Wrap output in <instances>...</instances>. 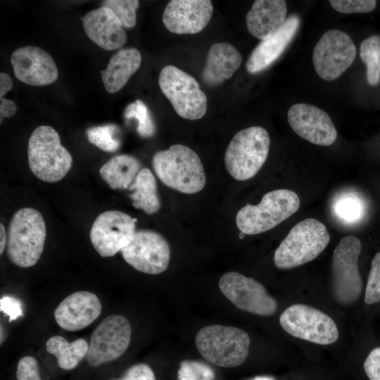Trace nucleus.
I'll use <instances>...</instances> for the list:
<instances>
[{
    "label": "nucleus",
    "mask_w": 380,
    "mask_h": 380,
    "mask_svg": "<svg viewBox=\"0 0 380 380\" xmlns=\"http://www.w3.org/2000/svg\"><path fill=\"white\" fill-rule=\"evenodd\" d=\"M121 253L129 265L149 274L165 271L170 260L168 242L160 234L152 230L136 231Z\"/></svg>",
    "instance_id": "4468645a"
},
{
    "label": "nucleus",
    "mask_w": 380,
    "mask_h": 380,
    "mask_svg": "<svg viewBox=\"0 0 380 380\" xmlns=\"http://www.w3.org/2000/svg\"><path fill=\"white\" fill-rule=\"evenodd\" d=\"M103 6L112 10L120 20L122 27H133L137 22V9L139 6L137 0H107Z\"/></svg>",
    "instance_id": "7c9ffc66"
},
{
    "label": "nucleus",
    "mask_w": 380,
    "mask_h": 380,
    "mask_svg": "<svg viewBox=\"0 0 380 380\" xmlns=\"http://www.w3.org/2000/svg\"><path fill=\"white\" fill-rule=\"evenodd\" d=\"M362 249L360 239L348 236L336 246L331 262V290L334 299L348 305L355 303L362 290V281L358 269Z\"/></svg>",
    "instance_id": "6e6552de"
},
{
    "label": "nucleus",
    "mask_w": 380,
    "mask_h": 380,
    "mask_svg": "<svg viewBox=\"0 0 380 380\" xmlns=\"http://www.w3.org/2000/svg\"><path fill=\"white\" fill-rule=\"evenodd\" d=\"M124 116L127 120L135 118L137 120V131L140 136L149 137L154 134V123L146 106L141 100L129 104L125 110Z\"/></svg>",
    "instance_id": "c756f323"
},
{
    "label": "nucleus",
    "mask_w": 380,
    "mask_h": 380,
    "mask_svg": "<svg viewBox=\"0 0 380 380\" xmlns=\"http://www.w3.org/2000/svg\"><path fill=\"white\" fill-rule=\"evenodd\" d=\"M46 234L45 222L38 210L32 208L19 209L8 227V259L20 267L34 265L42 253Z\"/></svg>",
    "instance_id": "f03ea898"
},
{
    "label": "nucleus",
    "mask_w": 380,
    "mask_h": 380,
    "mask_svg": "<svg viewBox=\"0 0 380 380\" xmlns=\"http://www.w3.org/2000/svg\"><path fill=\"white\" fill-rule=\"evenodd\" d=\"M299 25V17L290 15L277 32L262 40L248 57L247 71L252 74L261 72L276 61L294 37Z\"/></svg>",
    "instance_id": "412c9836"
},
{
    "label": "nucleus",
    "mask_w": 380,
    "mask_h": 380,
    "mask_svg": "<svg viewBox=\"0 0 380 380\" xmlns=\"http://www.w3.org/2000/svg\"><path fill=\"white\" fill-rule=\"evenodd\" d=\"M250 380H274V379L269 376H257Z\"/></svg>",
    "instance_id": "37998d69"
},
{
    "label": "nucleus",
    "mask_w": 380,
    "mask_h": 380,
    "mask_svg": "<svg viewBox=\"0 0 380 380\" xmlns=\"http://www.w3.org/2000/svg\"><path fill=\"white\" fill-rule=\"evenodd\" d=\"M364 369L369 380H380V347L369 353L364 362Z\"/></svg>",
    "instance_id": "58836bf2"
},
{
    "label": "nucleus",
    "mask_w": 380,
    "mask_h": 380,
    "mask_svg": "<svg viewBox=\"0 0 380 380\" xmlns=\"http://www.w3.org/2000/svg\"><path fill=\"white\" fill-rule=\"evenodd\" d=\"M279 324L292 336L316 344H332L339 336L331 317L305 304H293L285 309L279 317Z\"/></svg>",
    "instance_id": "9d476101"
},
{
    "label": "nucleus",
    "mask_w": 380,
    "mask_h": 380,
    "mask_svg": "<svg viewBox=\"0 0 380 380\" xmlns=\"http://www.w3.org/2000/svg\"><path fill=\"white\" fill-rule=\"evenodd\" d=\"M13 87L11 78L5 72L0 73V98L9 91Z\"/></svg>",
    "instance_id": "a19ab883"
},
{
    "label": "nucleus",
    "mask_w": 380,
    "mask_h": 380,
    "mask_svg": "<svg viewBox=\"0 0 380 380\" xmlns=\"http://www.w3.org/2000/svg\"><path fill=\"white\" fill-rule=\"evenodd\" d=\"M364 300L368 305L380 302V252L372 259Z\"/></svg>",
    "instance_id": "473e14b6"
},
{
    "label": "nucleus",
    "mask_w": 380,
    "mask_h": 380,
    "mask_svg": "<svg viewBox=\"0 0 380 380\" xmlns=\"http://www.w3.org/2000/svg\"><path fill=\"white\" fill-rule=\"evenodd\" d=\"M159 86L176 113L187 120H198L207 110V97L199 83L176 66H165L159 75Z\"/></svg>",
    "instance_id": "1a4fd4ad"
},
{
    "label": "nucleus",
    "mask_w": 380,
    "mask_h": 380,
    "mask_svg": "<svg viewBox=\"0 0 380 380\" xmlns=\"http://www.w3.org/2000/svg\"><path fill=\"white\" fill-rule=\"evenodd\" d=\"M115 380H156L152 369L146 364L139 363L129 367L120 379Z\"/></svg>",
    "instance_id": "e433bc0d"
},
{
    "label": "nucleus",
    "mask_w": 380,
    "mask_h": 380,
    "mask_svg": "<svg viewBox=\"0 0 380 380\" xmlns=\"http://www.w3.org/2000/svg\"><path fill=\"white\" fill-rule=\"evenodd\" d=\"M356 53V47L347 33L338 30H329L314 47L315 70L324 80H334L353 63Z\"/></svg>",
    "instance_id": "ddd939ff"
},
{
    "label": "nucleus",
    "mask_w": 380,
    "mask_h": 380,
    "mask_svg": "<svg viewBox=\"0 0 380 380\" xmlns=\"http://www.w3.org/2000/svg\"><path fill=\"white\" fill-rule=\"evenodd\" d=\"M8 235L5 227L2 223L0 224V254L4 251L6 246H7Z\"/></svg>",
    "instance_id": "79ce46f5"
},
{
    "label": "nucleus",
    "mask_w": 380,
    "mask_h": 380,
    "mask_svg": "<svg viewBox=\"0 0 380 380\" xmlns=\"http://www.w3.org/2000/svg\"><path fill=\"white\" fill-rule=\"evenodd\" d=\"M11 63L15 77L30 85H47L58 77V68L51 56L37 46L17 49L11 55Z\"/></svg>",
    "instance_id": "f3484780"
},
{
    "label": "nucleus",
    "mask_w": 380,
    "mask_h": 380,
    "mask_svg": "<svg viewBox=\"0 0 380 380\" xmlns=\"http://www.w3.org/2000/svg\"><path fill=\"white\" fill-rule=\"evenodd\" d=\"M242 56L227 42L215 43L210 48L201 77L209 86H216L229 79L239 69Z\"/></svg>",
    "instance_id": "5701e85b"
},
{
    "label": "nucleus",
    "mask_w": 380,
    "mask_h": 380,
    "mask_svg": "<svg viewBox=\"0 0 380 380\" xmlns=\"http://www.w3.org/2000/svg\"><path fill=\"white\" fill-rule=\"evenodd\" d=\"M360 56L367 65V79L369 84L376 85L380 78V36L372 35L360 44Z\"/></svg>",
    "instance_id": "cd10ccee"
},
{
    "label": "nucleus",
    "mask_w": 380,
    "mask_h": 380,
    "mask_svg": "<svg viewBox=\"0 0 380 380\" xmlns=\"http://www.w3.org/2000/svg\"><path fill=\"white\" fill-rule=\"evenodd\" d=\"M27 156L32 172L46 182L62 179L72 164V156L61 144L58 132L47 125L39 126L32 133L28 141Z\"/></svg>",
    "instance_id": "39448f33"
},
{
    "label": "nucleus",
    "mask_w": 380,
    "mask_h": 380,
    "mask_svg": "<svg viewBox=\"0 0 380 380\" xmlns=\"http://www.w3.org/2000/svg\"><path fill=\"white\" fill-rule=\"evenodd\" d=\"M195 343L201 355L209 362L222 367H234L246 360L251 338L237 327L213 324L198 331Z\"/></svg>",
    "instance_id": "20e7f679"
},
{
    "label": "nucleus",
    "mask_w": 380,
    "mask_h": 380,
    "mask_svg": "<svg viewBox=\"0 0 380 380\" xmlns=\"http://www.w3.org/2000/svg\"><path fill=\"white\" fill-rule=\"evenodd\" d=\"M141 63V56L137 49L118 51L111 56L107 68L101 71L106 90L109 93L120 91L139 69Z\"/></svg>",
    "instance_id": "b1692460"
},
{
    "label": "nucleus",
    "mask_w": 380,
    "mask_h": 380,
    "mask_svg": "<svg viewBox=\"0 0 380 380\" xmlns=\"http://www.w3.org/2000/svg\"><path fill=\"white\" fill-rule=\"evenodd\" d=\"M15 376L18 380H42L37 359L30 355L20 358Z\"/></svg>",
    "instance_id": "c9c22d12"
},
{
    "label": "nucleus",
    "mask_w": 380,
    "mask_h": 380,
    "mask_svg": "<svg viewBox=\"0 0 380 380\" xmlns=\"http://www.w3.org/2000/svg\"><path fill=\"white\" fill-rule=\"evenodd\" d=\"M152 165L160 180L179 192L195 194L205 185V174L200 158L183 144H174L168 149L156 152Z\"/></svg>",
    "instance_id": "f257e3e1"
},
{
    "label": "nucleus",
    "mask_w": 380,
    "mask_h": 380,
    "mask_svg": "<svg viewBox=\"0 0 380 380\" xmlns=\"http://www.w3.org/2000/svg\"><path fill=\"white\" fill-rule=\"evenodd\" d=\"M292 129L301 138L320 146L333 144L337 137L336 127L329 115L311 104L296 103L287 113Z\"/></svg>",
    "instance_id": "dca6fc26"
},
{
    "label": "nucleus",
    "mask_w": 380,
    "mask_h": 380,
    "mask_svg": "<svg viewBox=\"0 0 380 380\" xmlns=\"http://www.w3.org/2000/svg\"><path fill=\"white\" fill-rule=\"evenodd\" d=\"M287 4L284 0H256L246 17L248 32L264 40L277 32L286 20Z\"/></svg>",
    "instance_id": "4be33fe9"
},
{
    "label": "nucleus",
    "mask_w": 380,
    "mask_h": 380,
    "mask_svg": "<svg viewBox=\"0 0 380 380\" xmlns=\"http://www.w3.org/2000/svg\"><path fill=\"white\" fill-rule=\"evenodd\" d=\"M213 11L209 0H172L163 11V22L171 32L196 34L208 24Z\"/></svg>",
    "instance_id": "a211bd4d"
},
{
    "label": "nucleus",
    "mask_w": 380,
    "mask_h": 380,
    "mask_svg": "<svg viewBox=\"0 0 380 380\" xmlns=\"http://www.w3.org/2000/svg\"><path fill=\"white\" fill-rule=\"evenodd\" d=\"M101 310V303L96 294L80 291L71 293L60 303L54 311V317L62 329L77 331L96 320Z\"/></svg>",
    "instance_id": "6ab92c4d"
},
{
    "label": "nucleus",
    "mask_w": 380,
    "mask_h": 380,
    "mask_svg": "<svg viewBox=\"0 0 380 380\" xmlns=\"http://www.w3.org/2000/svg\"><path fill=\"white\" fill-rule=\"evenodd\" d=\"M330 5L342 13H365L372 11L376 6L375 0H330Z\"/></svg>",
    "instance_id": "72a5a7b5"
},
{
    "label": "nucleus",
    "mask_w": 380,
    "mask_h": 380,
    "mask_svg": "<svg viewBox=\"0 0 380 380\" xmlns=\"http://www.w3.org/2000/svg\"><path fill=\"white\" fill-rule=\"evenodd\" d=\"M335 211L340 218L348 222H353L360 217L362 205L360 202L354 197L346 196L336 202Z\"/></svg>",
    "instance_id": "f704fd0d"
},
{
    "label": "nucleus",
    "mask_w": 380,
    "mask_h": 380,
    "mask_svg": "<svg viewBox=\"0 0 380 380\" xmlns=\"http://www.w3.org/2000/svg\"><path fill=\"white\" fill-rule=\"evenodd\" d=\"M82 23L87 37L103 49H117L127 41V35L120 20L107 7L90 11L83 17Z\"/></svg>",
    "instance_id": "aec40b11"
},
{
    "label": "nucleus",
    "mask_w": 380,
    "mask_h": 380,
    "mask_svg": "<svg viewBox=\"0 0 380 380\" xmlns=\"http://www.w3.org/2000/svg\"><path fill=\"white\" fill-rule=\"evenodd\" d=\"M137 220L120 210H108L94 220L91 242L102 257H112L128 243L134 234Z\"/></svg>",
    "instance_id": "2eb2a0df"
},
{
    "label": "nucleus",
    "mask_w": 380,
    "mask_h": 380,
    "mask_svg": "<svg viewBox=\"0 0 380 380\" xmlns=\"http://www.w3.org/2000/svg\"><path fill=\"white\" fill-rule=\"evenodd\" d=\"M141 170V163L135 157L122 154L113 157L103 165L99 173L112 189H126Z\"/></svg>",
    "instance_id": "393cba45"
},
{
    "label": "nucleus",
    "mask_w": 380,
    "mask_h": 380,
    "mask_svg": "<svg viewBox=\"0 0 380 380\" xmlns=\"http://www.w3.org/2000/svg\"><path fill=\"white\" fill-rule=\"evenodd\" d=\"M129 190L132 191L129 197L134 208L149 215L157 213L160 208L156 179L148 168H141Z\"/></svg>",
    "instance_id": "a878e982"
},
{
    "label": "nucleus",
    "mask_w": 380,
    "mask_h": 380,
    "mask_svg": "<svg viewBox=\"0 0 380 380\" xmlns=\"http://www.w3.org/2000/svg\"><path fill=\"white\" fill-rule=\"evenodd\" d=\"M270 144L268 132L262 127L253 126L239 131L224 154L229 174L239 181L254 177L267 158Z\"/></svg>",
    "instance_id": "0eeeda50"
},
{
    "label": "nucleus",
    "mask_w": 380,
    "mask_h": 380,
    "mask_svg": "<svg viewBox=\"0 0 380 380\" xmlns=\"http://www.w3.org/2000/svg\"><path fill=\"white\" fill-rule=\"evenodd\" d=\"M0 117L1 122L4 118H10L13 116L17 110L15 103L11 101L4 97L0 98Z\"/></svg>",
    "instance_id": "ea45409f"
},
{
    "label": "nucleus",
    "mask_w": 380,
    "mask_h": 380,
    "mask_svg": "<svg viewBox=\"0 0 380 380\" xmlns=\"http://www.w3.org/2000/svg\"><path fill=\"white\" fill-rule=\"evenodd\" d=\"M219 288L237 308L256 315L274 314L278 303L265 287L253 278L236 272H229L220 279Z\"/></svg>",
    "instance_id": "f8f14e48"
},
{
    "label": "nucleus",
    "mask_w": 380,
    "mask_h": 380,
    "mask_svg": "<svg viewBox=\"0 0 380 380\" xmlns=\"http://www.w3.org/2000/svg\"><path fill=\"white\" fill-rule=\"evenodd\" d=\"M118 133V126L114 124L91 127L87 129L89 141L106 152L118 149L120 146V141L117 137Z\"/></svg>",
    "instance_id": "c85d7f7f"
},
{
    "label": "nucleus",
    "mask_w": 380,
    "mask_h": 380,
    "mask_svg": "<svg viewBox=\"0 0 380 380\" xmlns=\"http://www.w3.org/2000/svg\"><path fill=\"white\" fill-rule=\"evenodd\" d=\"M46 350L53 355L59 367L65 370L75 368L86 357L89 343L84 338L68 342L61 336H54L46 343Z\"/></svg>",
    "instance_id": "bb28decb"
},
{
    "label": "nucleus",
    "mask_w": 380,
    "mask_h": 380,
    "mask_svg": "<svg viewBox=\"0 0 380 380\" xmlns=\"http://www.w3.org/2000/svg\"><path fill=\"white\" fill-rule=\"evenodd\" d=\"M129 320L120 315L106 317L94 330L85 357L91 367L116 360L127 350L131 341Z\"/></svg>",
    "instance_id": "9b49d317"
},
{
    "label": "nucleus",
    "mask_w": 380,
    "mask_h": 380,
    "mask_svg": "<svg viewBox=\"0 0 380 380\" xmlns=\"http://www.w3.org/2000/svg\"><path fill=\"white\" fill-rule=\"evenodd\" d=\"M0 310L9 317V322L23 315L20 301L13 296H4L0 299Z\"/></svg>",
    "instance_id": "4c0bfd02"
},
{
    "label": "nucleus",
    "mask_w": 380,
    "mask_h": 380,
    "mask_svg": "<svg viewBox=\"0 0 380 380\" xmlns=\"http://www.w3.org/2000/svg\"><path fill=\"white\" fill-rule=\"evenodd\" d=\"M215 378L213 369L198 361L183 360L177 372L178 380H214Z\"/></svg>",
    "instance_id": "2f4dec72"
},
{
    "label": "nucleus",
    "mask_w": 380,
    "mask_h": 380,
    "mask_svg": "<svg viewBox=\"0 0 380 380\" xmlns=\"http://www.w3.org/2000/svg\"><path fill=\"white\" fill-rule=\"evenodd\" d=\"M330 234L325 225L314 218L294 225L274 253V263L281 270H289L315 259L327 246Z\"/></svg>",
    "instance_id": "7ed1b4c3"
},
{
    "label": "nucleus",
    "mask_w": 380,
    "mask_h": 380,
    "mask_svg": "<svg viewBox=\"0 0 380 380\" xmlns=\"http://www.w3.org/2000/svg\"><path fill=\"white\" fill-rule=\"evenodd\" d=\"M300 199L293 191L280 189L266 193L258 205L246 204L236 216V224L244 234L268 231L298 210Z\"/></svg>",
    "instance_id": "423d86ee"
}]
</instances>
